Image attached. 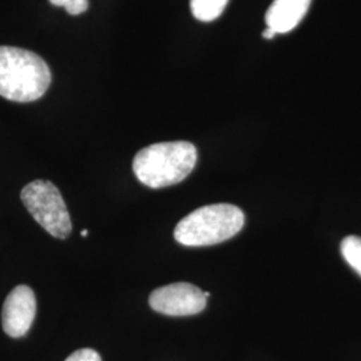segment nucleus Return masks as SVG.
I'll list each match as a JSON object with an SVG mask.
<instances>
[{
    "mask_svg": "<svg viewBox=\"0 0 361 361\" xmlns=\"http://www.w3.org/2000/svg\"><path fill=\"white\" fill-rule=\"evenodd\" d=\"M51 83V70L35 52L0 46V97L13 102H34Z\"/></svg>",
    "mask_w": 361,
    "mask_h": 361,
    "instance_id": "f257e3e1",
    "label": "nucleus"
},
{
    "mask_svg": "<svg viewBox=\"0 0 361 361\" xmlns=\"http://www.w3.org/2000/svg\"><path fill=\"white\" fill-rule=\"evenodd\" d=\"M197 164V149L186 141L150 145L134 157L133 170L143 185L161 189L180 183Z\"/></svg>",
    "mask_w": 361,
    "mask_h": 361,
    "instance_id": "f03ea898",
    "label": "nucleus"
},
{
    "mask_svg": "<svg viewBox=\"0 0 361 361\" xmlns=\"http://www.w3.org/2000/svg\"><path fill=\"white\" fill-rule=\"evenodd\" d=\"M245 216L232 204H214L200 207L180 219L174 238L185 246H209L224 243L244 226Z\"/></svg>",
    "mask_w": 361,
    "mask_h": 361,
    "instance_id": "7ed1b4c3",
    "label": "nucleus"
},
{
    "mask_svg": "<svg viewBox=\"0 0 361 361\" xmlns=\"http://www.w3.org/2000/svg\"><path fill=\"white\" fill-rule=\"evenodd\" d=\"M20 197L30 214L52 237L66 238L71 233L70 213L62 194L52 182H30L23 188Z\"/></svg>",
    "mask_w": 361,
    "mask_h": 361,
    "instance_id": "20e7f679",
    "label": "nucleus"
},
{
    "mask_svg": "<svg viewBox=\"0 0 361 361\" xmlns=\"http://www.w3.org/2000/svg\"><path fill=\"white\" fill-rule=\"evenodd\" d=\"M205 292L188 283L166 285L150 295V307L166 316H192L205 310Z\"/></svg>",
    "mask_w": 361,
    "mask_h": 361,
    "instance_id": "39448f33",
    "label": "nucleus"
},
{
    "mask_svg": "<svg viewBox=\"0 0 361 361\" xmlns=\"http://www.w3.org/2000/svg\"><path fill=\"white\" fill-rule=\"evenodd\" d=\"M37 313V298L27 285L13 288L6 298L1 313L3 329L13 338L22 337L30 331Z\"/></svg>",
    "mask_w": 361,
    "mask_h": 361,
    "instance_id": "423d86ee",
    "label": "nucleus"
},
{
    "mask_svg": "<svg viewBox=\"0 0 361 361\" xmlns=\"http://www.w3.org/2000/svg\"><path fill=\"white\" fill-rule=\"evenodd\" d=\"M312 0H274L265 15L267 27L276 34L295 30L310 10Z\"/></svg>",
    "mask_w": 361,
    "mask_h": 361,
    "instance_id": "0eeeda50",
    "label": "nucleus"
},
{
    "mask_svg": "<svg viewBox=\"0 0 361 361\" xmlns=\"http://www.w3.org/2000/svg\"><path fill=\"white\" fill-rule=\"evenodd\" d=\"M229 0H190V10L200 22H213L224 13Z\"/></svg>",
    "mask_w": 361,
    "mask_h": 361,
    "instance_id": "6e6552de",
    "label": "nucleus"
},
{
    "mask_svg": "<svg viewBox=\"0 0 361 361\" xmlns=\"http://www.w3.org/2000/svg\"><path fill=\"white\" fill-rule=\"evenodd\" d=\"M341 255L350 265V268L359 273L361 277V237L348 235L341 243Z\"/></svg>",
    "mask_w": 361,
    "mask_h": 361,
    "instance_id": "1a4fd4ad",
    "label": "nucleus"
},
{
    "mask_svg": "<svg viewBox=\"0 0 361 361\" xmlns=\"http://www.w3.org/2000/svg\"><path fill=\"white\" fill-rule=\"evenodd\" d=\"M56 7H65L66 11L70 15H80L89 7L87 0H49Z\"/></svg>",
    "mask_w": 361,
    "mask_h": 361,
    "instance_id": "9d476101",
    "label": "nucleus"
},
{
    "mask_svg": "<svg viewBox=\"0 0 361 361\" xmlns=\"http://www.w3.org/2000/svg\"><path fill=\"white\" fill-rule=\"evenodd\" d=\"M65 361H102V359L94 349L83 348L71 353Z\"/></svg>",
    "mask_w": 361,
    "mask_h": 361,
    "instance_id": "9b49d317",
    "label": "nucleus"
},
{
    "mask_svg": "<svg viewBox=\"0 0 361 361\" xmlns=\"http://www.w3.org/2000/svg\"><path fill=\"white\" fill-rule=\"evenodd\" d=\"M276 35H277L276 31H273L269 27H267V28L264 30V32H262V37L265 39H273Z\"/></svg>",
    "mask_w": 361,
    "mask_h": 361,
    "instance_id": "f8f14e48",
    "label": "nucleus"
},
{
    "mask_svg": "<svg viewBox=\"0 0 361 361\" xmlns=\"http://www.w3.org/2000/svg\"><path fill=\"white\" fill-rule=\"evenodd\" d=\"M80 234H82V235H83V237H86V235H87V234H89V232H87V231H82V232H80Z\"/></svg>",
    "mask_w": 361,
    "mask_h": 361,
    "instance_id": "ddd939ff",
    "label": "nucleus"
},
{
    "mask_svg": "<svg viewBox=\"0 0 361 361\" xmlns=\"http://www.w3.org/2000/svg\"><path fill=\"white\" fill-rule=\"evenodd\" d=\"M205 297H207V298H209V297H210V293H209V292H205Z\"/></svg>",
    "mask_w": 361,
    "mask_h": 361,
    "instance_id": "4468645a",
    "label": "nucleus"
}]
</instances>
